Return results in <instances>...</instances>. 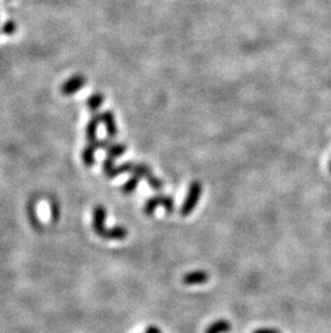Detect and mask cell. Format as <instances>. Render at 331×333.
<instances>
[{"label": "cell", "instance_id": "obj_1", "mask_svg": "<svg viewBox=\"0 0 331 333\" xmlns=\"http://www.w3.org/2000/svg\"><path fill=\"white\" fill-rule=\"evenodd\" d=\"M105 217H107V211L102 205H98L94 209L93 214V229L98 236L103 239H116L122 240L126 238L128 235V231L124 226H114L108 229L104 225Z\"/></svg>", "mask_w": 331, "mask_h": 333}, {"label": "cell", "instance_id": "obj_2", "mask_svg": "<svg viewBox=\"0 0 331 333\" xmlns=\"http://www.w3.org/2000/svg\"><path fill=\"white\" fill-rule=\"evenodd\" d=\"M202 193V184L200 181L195 180L190 183L189 192H187L186 199L183 202V205L181 207V215L183 217H187L189 216L193 209L196 208L200 195Z\"/></svg>", "mask_w": 331, "mask_h": 333}, {"label": "cell", "instance_id": "obj_3", "mask_svg": "<svg viewBox=\"0 0 331 333\" xmlns=\"http://www.w3.org/2000/svg\"><path fill=\"white\" fill-rule=\"evenodd\" d=\"M158 206H162L167 213L172 214L174 212V202L173 199L169 195H156L145 202L143 212L146 216H153L155 209Z\"/></svg>", "mask_w": 331, "mask_h": 333}, {"label": "cell", "instance_id": "obj_4", "mask_svg": "<svg viewBox=\"0 0 331 333\" xmlns=\"http://www.w3.org/2000/svg\"><path fill=\"white\" fill-rule=\"evenodd\" d=\"M85 84V78L82 75H76L71 77L69 80L61 85L60 92L61 94L66 96H70L76 93L80 89H82Z\"/></svg>", "mask_w": 331, "mask_h": 333}, {"label": "cell", "instance_id": "obj_5", "mask_svg": "<svg viewBox=\"0 0 331 333\" xmlns=\"http://www.w3.org/2000/svg\"><path fill=\"white\" fill-rule=\"evenodd\" d=\"M210 278V275L208 272L202 270L192 271V272H189L183 276V282L187 286H195V285H202L205 283Z\"/></svg>", "mask_w": 331, "mask_h": 333}, {"label": "cell", "instance_id": "obj_6", "mask_svg": "<svg viewBox=\"0 0 331 333\" xmlns=\"http://www.w3.org/2000/svg\"><path fill=\"white\" fill-rule=\"evenodd\" d=\"M101 120V115H95L93 116V118L90 120L89 124H87L86 127V138L87 140L90 141V144L92 143H95L97 140L96 139V134H97V129H98V125L99 123H100Z\"/></svg>", "mask_w": 331, "mask_h": 333}, {"label": "cell", "instance_id": "obj_7", "mask_svg": "<svg viewBox=\"0 0 331 333\" xmlns=\"http://www.w3.org/2000/svg\"><path fill=\"white\" fill-rule=\"evenodd\" d=\"M101 120L104 123L105 128H107V133L109 135V137L113 138L116 136L117 134V127H116V123L115 120L112 115L111 112H104L101 114Z\"/></svg>", "mask_w": 331, "mask_h": 333}, {"label": "cell", "instance_id": "obj_8", "mask_svg": "<svg viewBox=\"0 0 331 333\" xmlns=\"http://www.w3.org/2000/svg\"><path fill=\"white\" fill-rule=\"evenodd\" d=\"M231 330V325L227 320H217V322L211 324L204 333H225Z\"/></svg>", "mask_w": 331, "mask_h": 333}, {"label": "cell", "instance_id": "obj_9", "mask_svg": "<svg viewBox=\"0 0 331 333\" xmlns=\"http://www.w3.org/2000/svg\"><path fill=\"white\" fill-rule=\"evenodd\" d=\"M96 150H97V148L94 144H90L89 146H86V148L83 150V153H82L83 162L86 166H89V167H91V166H93L94 163H95V151Z\"/></svg>", "mask_w": 331, "mask_h": 333}, {"label": "cell", "instance_id": "obj_10", "mask_svg": "<svg viewBox=\"0 0 331 333\" xmlns=\"http://www.w3.org/2000/svg\"><path fill=\"white\" fill-rule=\"evenodd\" d=\"M141 178L139 176H137V175H133L131 176L129 179L126 181V183L124 184V186L122 187V191L125 193V194H130V193H133L134 191L136 190L137 186H138V183L140 181Z\"/></svg>", "mask_w": 331, "mask_h": 333}, {"label": "cell", "instance_id": "obj_11", "mask_svg": "<svg viewBox=\"0 0 331 333\" xmlns=\"http://www.w3.org/2000/svg\"><path fill=\"white\" fill-rule=\"evenodd\" d=\"M107 151H108V157L112 159H116L125 153V151H126V146L123 144L111 145L107 149Z\"/></svg>", "mask_w": 331, "mask_h": 333}, {"label": "cell", "instance_id": "obj_12", "mask_svg": "<svg viewBox=\"0 0 331 333\" xmlns=\"http://www.w3.org/2000/svg\"><path fill=\"white\" fill-rule=\"evenodd\" d=\"M102 102H103V96L101 94L96 93V94H94L93 96L90 97L89 102H87V106H89V108L91 110L95 111L96 109H98L99 107L101 106Z\"/></svg>", "mask_w": 331, "mask_h": 333}, {"label": "cell", "instance_id": "obj_13", "mask_svg": "<svg viewBox=\"0 0 331 333\" xmlns=\"http://www.w3.org/2000/svg\"><path fill=\"white\" fill-rule=\"evenodd\" d=\"M146 181L147 183L149 184V186H151V188L153 190H156V191H159L162 189V186H164V183H162V181L159 179V178L157 177H155L153 174L152 175H149L147 178H146Z\"/></svg>", "mask_w": 331, "mask_h": 333}, {"label": "cell", "instance_id": "obj_14", "mask_svg": "<svg viewBox=\"0 0 331 333\" xmlns=\"http://www.w3.org/2000/svg\"><path fill=\"white\" fill-rule=\"evenodd\" d=\"M28 213H29V218H30L31 223H33V225H34L35 227H38V226H39V220H38V218H37V216H36V212H35V203H34V201H31V202L29 203Z\"/></svg>", "mask_w": 331, "mask_h": 333}, {"label": "cell", "instance_id": "obj_15", "mask_svg": "<svg viewBox=\"0 0 331 333\" xmlns=\"http://www.w3.org/2000/svg\"><path fill=\"white\" fill-rule=\"evenodd\" d=\"M1 30H2V33L4 35H12V34H14L15 30H16V24H15V22H13V21L5 22V24L2 26Z\"/></svg>", "mask_w": 331, "mask_h": 333}, {"label": "cell", "instance_id": "obj_16", "mask_svg": "<svg viewBox=\"0 0 331 333\" xmlns=\"http://www.w3.org/2000/svg\"><path fill=\"white\" fill-rule=\"evenodd\" d=\"M51 211H52L53 221H57V219L59 217V207H58L57 203L54 202V201L51 203Z\"/></svg>", "mask_w": 331, "mask_h": 333}, {"label": "cell", "instance_id": "obj_17", "mask_svg": "<svg viewBox=\"0 0 331 333\" xmlns=\"http://www.w3.org/2000/svg\"><path fill=\"white\" fill-rule=\"evenodd\" d=\"M253 333H282V332L274 328H261L255 330Z\"/></svg>", "mask_w": 331, "mask_h": 333}, {"label": "cell", "instance_id": "obj_18", "mask_svg": "<svg viewBox=\"0 0 331 333\" xmlns=\"http://www.w3.org/2000/svg\"><path fill=\"white\" fill-rule=\"evenodd\" d=\"M144 333H161V331H160V329L158 328V327L149 326V327H147Z\"/></svg>", "mask_w": 331, "mask_h": 333}, {"label": "cell", "instance_id": "obj_19", "mask_svg": "<svg viewBox=\"0 0 331 333\" xmlns=\"http://www.w3.org/2000/svg\"><path fill=\"white\" fill-rule=\"evenodd\" d=\"M328 167H329V171L331 172V160L329 161V164H328Z\"/></svg>", "mask_w": 331, "mask_h": 333}]
</instances>
